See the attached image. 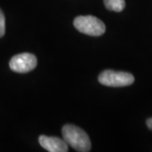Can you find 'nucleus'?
<instances>
[{
    "label": "nucleus",
    "mask_w": 152,
    "mask_h": 152,
    "mask_svg": "<svg viewBox=\"0 0 152 152\" xmlns=\"http://www.w3.org/2000/svg\"><path fill=\"white\" fill-rule=\"evenodd\" d=\"M62 134L66 143L77 151L87 152L91 151V140L86 133L80 128L75 125L66 124L63 127Z\"/></svg>",
    "instance_id": "obj_1"
},
{
    "label": "nucleus",
    "mask_w": 152,
    "mask_h": 152,
    "mask_svg": "<svg viewBox=\"0 0 152 152\" xmlns=\"http://www.w3.org/2000/svg\"><path fill=\"white\" fill-rule=\"evenodd\" d=\"M99 82L106 86H129L134 82V77L130 73L123 71L105 70L98 77Z\"/></svg>",
    "instance_id": "obj_3"
},
{
    "label": "nucleus",
    "mask_w": 152,
    "mask_h": 152,
    "mask_svg": "<svg viewBox=\"0 0 152 152\" xmlns=\"http://www.w3.org/2000/svg\"><path fill=\"white\" fill-rule=\"evenodd\" d=\"M37 64V59L35 55L24 53L14 56L10 61V67L13 71L25 74L33 70Z\"/></svg>",
    "instance_id": "obj_4"
},
{
    "label": "nucleus",
    "mask_w": 152,
    "mask_h": 152,
    "mask_svg": "<svg viewBox=\"0 0 152 152\" xmlns=\"http://www.w3.org/2000/svg\"><path fill=\"white\" fill-rule=\"evenodd\" d=\"M5 33V17L3 11L0 10V38Z\"/></svg>",
    "instance_id": "obj_7"
},
{
    "label": "nucleus",
    "mask_w": 152,
    "mask_h": 152,
    "mask_svg": "<svg viewBox=\"0 0 152 152\" xmlns=\"http://www.w3.org/2000/svg\"><path fill=\"white\" fill-rule=\"evenodd\" d=\"M104 4L108 10L121 12L124 10V0H104Z\"/></svg>",
    "instance_id": "obj_6"
},
{
    "label": "nucleus",
    "mask_w": 152,
    "mask_h": 152,
    "mask_svg": "<svg viewBox=\"0 0 152 152\" xmlns=\"http://www.w3.org/2000/svg\"><path fill=\"white\" fill-rule=\"evenodd\" d=\"M146 125H147V127H148L151 130H152V118H149V119H147Z\"/></svg>",
    "instance_id": "obj_8"
},
{
    "label": "nucleus",
    "mask_w": 152,
    "mask_h": 152,
    "mask_svg": "<svg viewBox=\"0 0 152 152\" xmlns=\"http://www.w3.org/2000/svg\"><path fill=\"white\" fill-rule=\"evenodd\" d=\"M74 26L80 32L92 37L102 36L106 31L105 24L92 15L76 17L74 20Z\"/></svg>",
    "instance_id": "obj_2"
},
{
    "label": "nucleus",
    "mask_w": 152,
    "mask_h": 152,
    "mask_svg": "<svg viewBox=\"0 0 152 152\" xmlns=\"http://www.w3.org/2000/svg\"><path fill=\"white\" fill-rule=\"evenodd\" d=\"M39 143L42 148L49 152H67L69 151L65 140L58 137L41 135L39 137Z\"/></svg>",
    "instance_id": "obj_5"
}]
</instances>
